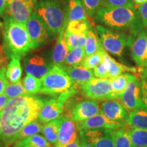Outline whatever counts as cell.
<instances>
[{"instance_id":"cell-30","label":"cell","mask_w":147,"mask_h":147,"mask_svg":"<svg viewBox=\"0 0 147 147\" xmlns=\"http://www.w3.org/2000/svg\"><path fill=\"white\" fill-rule=\"evenodd\" d=\"M127 125L115 131V147H133Z\"/></svg>"},{"instance_id":"cell-32","label":"cell","mask_w":147,"mask_h":147,"mask_svg":"<svg viewBox=\"0 0 147 147\" xmlns=\"http://www.w3.org/2000/svg\"><path fill=\"white\" fill-rule=\"evenodd\" d=\"M43 125L40 123L39 121H34L32 122L29 123L22 129L20 133L18 134L16 137V141L21 140L25 138L32 136L36 135L38 133L42 131L43 128Z\"/></svg>"},{"instance_id":"cell-34","label":"cell","mask_w":147,"mask_h":147,"mask_svg":"<svg viewBox=\"0 0 147 147\" xmlns=\"http://www.w3.org/2000/svg\"><path fill=\"white\" fill-rule=\"evenodd\" d=\"M23 87L28 95H34L39 93L42 88L41 79L27 74L23 80Z\"/></svg>"},{"instance_id":"cell-23","label":"cell","mask_w":147,"mask_h":147,"mask_svg":"<svg viewBox=\"0 0 147 147\" xmlns=\"http://www.w3.org/2000/svg\"><path fill=\"white\" fill-rule=\"evenodd\" d=\"M104 59L106 61L108 67V77L109 78H114L119 75L122 74L124 71H131L133 73H136L138 71L137 68L134 67H129L127 66L123 65L111 57L109 55L106 53H104Z\"/></svg>"},{"instance_id":"cell-38","label":"cell","mask_w":147,"mask_h":147,"mask_svg":"<svg viewBox=\"0 0 147 147\" xmlns=\"http://www.w3.org/2000/svg\"><path fill=\"white\" fill-rule=\"evenodd\" d=\"M89 16L93 17L103 5V0H81Z\"/></svg>"},{"instance_id":"cell-9","label":"cell","mask_w":147,"mask_h":147,"mask_svg":"<svg viewBox=\"0 0 147 147\" xmlns=\"http://www.w3.org/2000/svg\"><path fill=\"white\" fill-rule=\"evenodd\" d=\"M80 136L93 147H115V130L109 129L80 131Z\"/></svg>"},{"instance_id":"cell-47","label":"cell","mask_w":147,"mask_h":147,"mask_svg":"<svg viewBox=\"0 0 147 147\" xmlns=\"http://www.w3.org/2000/svg\"><path fill=\"white\" fill-rule=\"evenodd\" d=\"M80 144H81V146L80 147H93V145L89 144V142H87L85 140L80 138Z\"/></svg>"},{"instance_id":"cell-39","label":"cell","mask_w":147,"mask_h":147,"mask_svg":"<svg viewBox=\"0 0 147 147\" xmlns=\"http://www.w3.org/2000/svg\"><path fill=\"white\" fill-rule=\"evenodd\" d=\"M103 7H126V8H135L132 0H103Z\"/></svg>"},{"instance_id":"cell-8","label":"cell","mask_w":147,"mask_h":147,"mask_svg":"<svg viewBox=\"0 0 147 147\" xmlns=\"http://www.w3.org/2000/svg\"><path fill=\"white\" fill-rule=\"evenodd\" d=\"M118 100L129 111L144 108L141 98V81L136 77L129 82L125 90Z\"/></svg>"},{"instance_id":"cell-2","label":"cell","mask_w":147,"mask_h":147,"mask_svg":"<svg viewBox=\"0 0 147 147\" xmlns=\"http://www.w3.org/2000/svg\"><path fill=\"white\" fill-rule=\"evenodd\" d=\"M3 49L9 59H21L22 57L34 50V47L26 27V24L18 23L10 16L4 19Z\"/></svg>"},{"instance_id":"cell-20","label":"cell","mask_w":147,"mask_h":147,"mask_svg":"<svg viewBox=\"0 0 147 147\" xmlns=\"http://www.w3.org/2000/svg\"><path fill=\"white\" fill-rule=\"evenodd\" d=\"M86 20L87 12L81 0H67V9L66 14V23L71 21Z\"/></svg>"},{"instance_id":"cell-26","label":"cell","mask_w":147,"mask_h":147,"mask_svg":"<svg viewBox=\"0 0 147 147\" xmlns=\"http://www.w3.org/2000/svg\"><path fill=\"white\" fill-rule=\"evenodd\" d=\"M20 60V59L16 57L12 58L8 64L5 71V76L10 83L15 84L21 82L23 71Z\"/></svg>"},{"instance_id":"cell-7","label":"cell","mask_w":147,"mask_h":147,"mask_svg":"<svg viewBox=\"0 0 147 147\" xmlns=\"http://www.w3.org/2000/svg\"><path fill=\"white\" fill-rule=\"evenodd\" d=\"M82 93L90 100L106 101L117 100L110 84V78H93L81 86Z\"/></svg>"},{"instance_id":"cell-17","label":"cell","mask_w":147,"mask_h":147,"mask_svg":"<svg viewBox=\"0 0 147 147\" xmlns=\"http://www.w3.org/2000/svg\"><path fill=\"white\" fill-rule=\"evenodd\" d=\"M65 103L59 99H51L45 102L38 117V121L42 124H47L61 117L65 110Z\"/></svg>"},{"instance_id":"cell-49","label":"cell","mask_w":147,"mask_h":147,"mask_svg":"<svg viewBox=\"0 0 147 147\" xmlns=\"http://www.w3.org/2000/svg\"><path fill=\"white\" fill-rule=\"evenodd\" d=\"M3 60H0V71H1V69H2L3 67H4V66H3Z\"/></svg>"},{"instance_id":"cell-15","label":"cell","mask_w":147,"mask_h":147,"mask_svg":"<svg viewBox=\"0 0 147 147\" xmlns=\"http://www.w3.org/2000/svg\"><path fill=\"white\" fill-rule=\"evenodd\" d=\"M102 113L110 121L123 123L129 113L121 102L115 100L103 101L100 105Z\"/></svg>"},{"instance_id":"cell-11","label":"cell","mask_w":147,"mask_h":147,"mask_svg":"<svg viewBox=\"0 0 147 147\" xmlns=\"http://www.w3.org/2000/svg\"><path fill=\"white\" fill-rule=\"evenodd\" d=\"M37 4L38 0H13L8 7L9 16L18 23L26 24Z\"/></svg>"},{"instance_id":"cell-50","label":"cell","mask_w":147,"mask_h":147,"mask_svg":"<svg viewBox=\"0 0 147 147\" xmlns=\"http://www.w3.org/2000/svg\"><path fill=\"white\" fill-rule=\"evenodd\" d=\"M7 1V3H8V5H10V3L12 2V1H13V0H6Z\"/></svg>"},{"instance_id":"cell-25","label":"cell","mask_w":147,"mask_h":147,"mask_svg":"<svg viewBox=\"0 0 147 147\" xmlns=\"http://www.w3.org/2000/svg\"><path fill=\"white\" fill-rule=\"evenodd\" d=\"M134 75H132L131 74H122L114 78H110V84H111L112 89L118 100L119 97L123 93L125 90L127 86L129 83V82L131 81L132 79L136 78Z\"/></svg>"},{"instance_id":"cell-36","label":"cell","mask_w":147,"mask_h":147,"mask_svg":"<svg viewBox=\"0 0 147 147\" xmlns=\"http://www.w3.org/2000/svg\"><path fill=\"white\" fill-rule=\"evenodd\" d=\"M105 52L106 51L103 49L102 50L97 51L94 54L86 57L81 65L87 67V69H95L102 62Z\"/></svg>"},{"instance_id":"cell-37","label":"cell","mask_w":147,"mask_h":147,"mask_svg":"<svg viewBox=\"0 0 147 147\" xmlns=\"http://www.w3.org/2000/svg\"><path fill=\"white\" fill-rule=\"evenodd\" d=\"M3 93L8 97L9 99H13L15 97L22 96V95H28L26 90L23 87V82H19L18 83L12 84L9 82Z\"/></svg>"},{"instance_id":"cell-40","label":"cell","mask_w":147,"mask_h":147,"mask_svg":"<svg viewBox=\"0 0 147 147\" xmlns=\"http://www.w3.org/2000/svg\"><path fill=\"white\" fill-rule=\"evenodd\" d=\"M93 74L98 78H109L108 77V67L106 61L103 58L102 62L97 67L93 69Z\"/></svg>"},{"instance_id":"cell-31","label":"cell","mask_w":147,"mask_h":147,"mask_svg":"<svg viewBox=\"0 0 147 147\" xmlns=\"http://www.w3.org/2000/svg\"><path fill=\"white\" fill-rule=\"evenodd\" d=\"M64 38L67 44L68 51H70L77 47L84 48L87 40V35L74 34L65 31L64 32Z\"/></svg>"},{"instance_id":"cell-3","label":"cell","mask_w":147,"mask_h":147,"mask_svg":"<svg viewBox=\"0 0 147 147\" xmlns=\"http://www.w3.org/2000/svg\"><path fill=\"white\" fill-rule=\"evenodd\" d=\"M139 17L140 18L138 11L135 8L102 7L95 15V21L116 30L137 29Z\"/></svg>"},{"instance_id":"cell-13","label":"cell","mask_w":147,"mask_h":147,"mask_svg":"<svg viewBox=\"0 0 147 147\" xmlns=\"http://www.w3.org/2000/svg\"><path fill=\"white\" fill-rule=\"evenodd\" d=\"M124 125V123L115 122L109 120L102 113L93 116L85 121L76 123L77 128L79 131L95 129H109L117 130L123 127Z\"/></svg>"},{"instance_id":"cell-24","label":"cell","mask_w":147,"mask_h":147,"mask_svg":"<svg viewBox=\"0 0 147 147\" xmlns=\"http://www.w3.org/2000/svg\"><path fill=\"white\" fill-rule=\"evenodd\" d=\"M62 119L63 116H61L58 119L44 125L42 132L45 136V138L51 144H55L57 142L59 130Z\"/></svg>"},{"instance_id":"cell-16","label":"cell","mask_w":147,"mask_h":147,"mask_svg":"<svg viewBox=\"0 0 147 147\" xmlns=\"http://www.w3.org/2000/svg\"><path fill=\"white\" fill-rule=\"evenodd\" d=\"M78 128L76 124L71 118L63 116L59 130L57 142L55 147H63L78 138Z\"/></svg>"},{"instance_id":"cell-42","label":"cell","mask_w":147,"mask_h":147,"mask_svg":"<svg viewBox=\"0 0 147 147\" xmlns=\"http://www.w3.org/2000/svg\"><path fill=\"white\" fill-rule=\"evenodd\" d=\"M5 71H6V69L5 67H3L0 71V95L3 93L5 87L9 84L8 80H7L6 76H5Z\"/></svg>"},{"instance_id":"cell-22","label":"cell","mask_w":147,"mask_h":147,"mask_svg":"<svg viewBox=\"0 0 147 147\" xmlns=\"http://www.w3.org/2000/svg\"><path fill=\"white\" fill-rule=\"evenodd\" d=\"M126 123L131 128L147 129V108H139L130 112Z\"/></svg>"},{"instance_id":"cell-53","label":"cell","mask_w":147,"mask_h":147,"mask_svg":"<svg viewBox=\"0 0 147 147\" xmlns=\"http://www.w3.org/2000/svg\"><path fill=\"white\" fill-rule=\"evenodd\" d=\"M0 147H3V146L1 145V144H0Z\"/></svg>"},{"instance_id":"cell-44","label":"cell","mask_w":147,"mask_h":147,"mask_svg":"<svg viewBox=\"0 0 147 147\" xmlns=\"http://www.w3.org/2000/svg\"><path fill=\"white\" fill-rule=\"evenodd\" d=\"M9 101H10V99L4 93H2L0 95V112L3 111V110L4 109Z\"/></svg>"},{"instance_id":"cell-41","label":"cell","mask_w":147,"mask_h":147,"mask_svg":"<svg viewBox=\"0 0 147 147\" xmlns=\"http://www.w3.org/2000/svg\"><path fill=\"white\" fill-rule=\"evenodd\" d=\"M138 11L142 25L147 29V1L138 5Z\"/></svg>"},{"instance_id":"cell-33","label":"cell","mask_w":147,"mask_h":147,"mask_svg":"<svg viewBox=\"0 0 147 147\" xmlns=\"http://www.w3.org/2000/svg\"><path fill=\"white\" fill-rule=\"evenodd\" d=\"M129 133L133 147H147V129L131 128Z\"/></svg>"},{"instance_id":"cell-45","label":"cell","mask_w":147,"mask_h":147,"mask_svg":"<svg viewBox=\"0 0 147 147\" xmlns=\"http://www.w3.org/2000/svg\"><path fill=\"white\" fill-rule=\"evenodd\" d=\"M8 7V5L6 0H0V16H3L4 15Z\"/></svg>"},{"instance_id":"cell-10","label":"cell","mask_w":147,"mask_h":147,"mask_svg":"<svg viewBox=\"0 0 147 147\" xmlns=\"http://www.w3.org/2000/svg\"><path fill=\"white\" fill-rule=\"evenodd\" d=\"M26 27L34 49H38L45 43L49 38V32L44 22L36 11L27 21Z\"/></svg>"},{"instance_id":"cell-29","label":"cell","mask_w":147,"mask_h":147,"mask_svg":"<svg viewBox=\"0 0 147 147\" xmlns=\"http://www.w3.org/2000/svg\"><path fill=\"white\" fill-rule=\"evenodd\" d=\"M103 49L104 48L102 47L100 38H97V36L93 29H90L87 33V40L84 47L86 57L94 54Z\"/></svg>"},{"instance_id":"cell-48","label":"cell","mask_w":147,"mask_h":147,"mask_svg":"<svg viewBox=\"0 0 147 147\" xmlns=\"http://www.w3.org/2000/svg\"><path fill=\"white\" fill-rule=\"evenodd\" d=\"M134 3H137V4H141V3H144L147 1V0H132Z\"/></svg>"},{"instance_id":"cell-1","label":"cell","mask_w":147,"mask_h":147,"mask_svg":"<svg viewBox=\"0 0 147 147\" xmlns=\"http://www.w3.org/2000/svg\"><path fill=\"white\" fill-rule=\"evenodd\" d=\"M45 101L39 97L25 95L10 99L2 111L0 140L4 147L16 142L25 125L38 119Z\"/></svg>"},{"instance_id":"cell-12","label":"cell","mask_w":147,"mask_h":147,"mask_svg":"<svg viewBox=\"0 0 147 147\" xmlns=\"http://www.w3.org/2000/svg\"><path fill=\"white\" fill-rule=\"evenodd\" d=\"M100 113H102L101 108L96 100H84L74 106L71 110V119L74 122H80Z\"/></svg>"},{"instance_id":"cell-4","label":"cell","mask_w":147,"mask_h":147,"mask_svg":"<svg viewBox=\"0 0 147 147\" xmlns=\"http://www.w3.org/2000/svg\"><path fill=\"white\" fill-rule=\"evenodd\" d=\"M36 12L51 35H59L67 26L66 14L57 0H40Z\"/></svg>"},{"instance_id":"cell-35","label":"cell","mask_w":147,"mask_h":147,"mask_svg":"<svg viewBox=\"0 0 147 147\" xmlns=\"http://www.w3.org/2000/svg\"><path fill=\"white\" fill-rule=\"evenodd\" d=\"M90 29L89 21L86 20H79L68 22L65 31L74 34L87 35Z\"/></svg>"},{"instance_id":"cell-43","label":"cell","mask_w":147,"mask_h":147,"mask_svg":"<svg viewBox=\"0 0 147 147\" xmlns=\"http://www.w3.org/2000/svg\"><path fill=\"white\" fill-rule=\"evenodd\" d=\"M141 98L144 108H147V78L141 81Z\"/></svg>"},{"instance_id":"cell-52","label":"cell","mask_w":147,"mask_h":147,"mask_svg":"<svg viewBox=\"0 0 147 147\" xmlns=\"http://www.w3.org/2000/svg\"><path fill=\"white\" fill-rule=\"evenodd\" d=\"M1 26H2V23H1V21H0V28H1Z\"/></svg>"},{"instance_id":"cell-6","label":"cell","mask_w":147,"mask_h":147,"mask_svg":"<svg viewBox=\"0 0 147 147\" xmlns=\"http://www.w3.org/2000/svg\"><path fill=\"white\" fill-rule=\"evenodd\" d=\"M96 29L104 50L117 57L122 56L125 48L131 46L134 40L131 36H127L123 33L115 32L103 25H97Z\"/></svg>"},{"instance_id":"cell-21","label":"cell","mask_w":147,"mask_h":147,"mask_svg":"<svg viewBox=\"0 0 147 147\" xmlns=\"http://www.w3.org/2000/svg\"><path fill=\"white\" fill-rule=\"evenodd\" d=\"M64 30L59 35L57 41L56 42L53 52V65L62 67L68 54V49L64 38Z\"/></svg>"},{"instance_id":"cell-19","label":"cell","mask_w":147,"mask_h":147,"mask_svg":"<svg viewBox=\"0 0 147 147\" xmlns=\"http://www.w3.org/2000/svg\"><path fill=\"white\" fill-rule=\"evenodd\" d=\"M63 69L68 74L69 76L70 77L73 82L76 84V85L82 86V84L94 78L93 71L82 65L65 67Z\"/></svg>"},{"instance_id":"cell-14","label":"cell","mask_w":147,"mask_h":147,"mask_svg":"<svg viewBox=\"0 0 147 147\" xmlns=\"http://www.w3.org/2000/svg\"><path fill=\"white\" fill-rule=\"evenodd\" d=\"M131 55L140 67H147V29L140 30L131 45Z\"/></svg>"},{"instance_id":"cell-51","label":"cell","mask_w":147,"mask_h":147,"mask_svg":"<svg viewBox=\"0 0 147 147\" xmlns=\"http://www.w3.org/2000/svg\"><path fill=\"white\" fill-rule=\"evenodd\" d=\"M1 116H2V112H0V122H1Z\"/></svg>"},{"instance_id":"cell-28","label":"cell","mask_w":147,"mask_h":147,"mask_svg":"<svg viewBox=\"0 0 147 147\" xmlns=\"http://www.w3.org/2000/svg\"><path fill=\"white\" fill-rule=\"evenodd\" d=\"M85 57L86 55L84 48H75V49L69 51L63 67L61 68L63 69L65 67H74V66L79 65L80 64H82Z\"/></svg>"},{"instance_id":"cell-5","label":"cell","mask_w":147,"mask_h":147,"mask_svg":"<svg viewBox=\"0 0 147 147\" xmlns=\"http://www.w3.org/2000/svg\"><path fill=\"white\" fill-rule=\"evenodd\" d=\"M40 79L42 88L39 93L42 94H61L71 89L74 84L68 74L56 65H53L49 72Z\"/></svg>"},{"instance_id":"cell-18","label":"cell","mask_w":147,"mask_h":147,"mask_svg":"<svg viewBox=\"0 0 147 147\" xmlns=\"http://www.w3.org/2000/svg\"><path fill=\"white\" fill-rule=\"evenodd\" d=\"M24 66L27 74L40 78L53 67V64L48 63L45 58L40 55H34L27 59Z\"/></svg>"},{"instance_id":"cell-27","label":"cell","mask_w":147,"mask_h":147,"mask_svg":"<svg viewBox=\"0 0 147 147\" xmlns=\"http://www.w3.org/2000/svg\"><path fill=\"white\" fill-rule=\"evenodd\" d=\"M14 147H51V145L45 137L36 134L16 141Z\"/></svg>"},{"instance_id":"cell-46","label":"cell","mask_w":147,"mask_h":147,"mask_svg":"<svg viewBox=\"0 0 147 147\" xmlns=\"http://www.w3.org/2000/svg\"><path fill=\"white\" fill-rule=\"evenodd\" d=\"M80 146H81V144H80V140L79 138H78L75 140L74 141L65 145V146H63V147H80Z\"/></svg>"}]
</instances>
